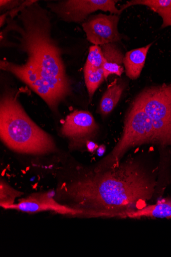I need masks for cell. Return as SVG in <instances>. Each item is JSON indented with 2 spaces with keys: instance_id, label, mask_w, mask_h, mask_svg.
Listing matches in <instances>:
<instances>
[{
  "instance_id": "6da1fadb",
  "label": "cell",
  "mask_w": 171,
  "mask_h": 257,
  "mask_svg": "<svg viewBox=\"0 0 171 257\" xmlns=\"http://www.w3.org/2000/svg\"><path fill=\"white\" fill-rule=\"evenodd\" d=\"M18 22L8 18V26L1 32V39L13 31L19 35L14 43L18 51L25 53V64L1 60L0 68L28 85L54 111L71 92V82L66 74L62 51L52 35L50 12L37 1L23 9Z\"/></svg>"
},
{
  "instance_id": "7a4b0ae2",
  "label": "cell",
  "mask_w": 171,
  "mask_h": 257,
  "mask_svg": "<svg viewBox=\"0 0 171 257\" xmlns=\"http://www.w3.org/2000/svg\"><path fill=\"white\" fill-rule=\"evenodd\" d=\"M156 181L134 159L102 171L83 172L61 184L55 199L76 210L77 217L120 218L145 206L153 196Z\"/></svg>"
},
{
  "instance_id": "3957f363",
  "label": "cell",
  "mask_w": 171,
  "mask_h": 257,
  "mask_svg": "<svg viewBox=\"0 0 171 257\" xmlns=\"http://www.w3.org/2000/svg\"><path fill=\"white\" fill-rule=\"evenodd\" d=\"M19 91L8 88L0 101V137L17 153L43 155L57 151L52 137L28 115L18 99Z\"/></svg>"
},
{
  "instance_id": "277c9868",
  "label": "cell",
  "mask_w": 171,
  "mask_h": 257,
  "mask_svg": "<svg viewBox=\"0 0 171 257\" xmlns=\"http://www.w3.org/2000/svg\"><path fill=\"white\" fill-rule=\"evenodd\" d=\"M158 144L150 116L134 102L126 113L123 134L111 152L93 169L102 171L118 166L130 149L144 144Z\"/></svg>"
},
{
  "instance_id": "5b68a950",
  "label": "cell",
  "mask_w": 171,
  "mask_h": 257,
  "mask_svg": "<svg viewBox=\"0 0 171 257\" xmlns=\"http://www.w3.org/2000/svg\"><path fill=\"white\" fill-rule=\"evenodd\" d=\"M133 102L151 118L157 145L171 146V83L144 88Z\"/></svg>"
},
{
  "instance_id": "8992f818",
  "label": "cell",
  "mask_w": 171,
  "mask_h": 257,
  "mask_svg": "<svg viewBox=\"0 0 171 257\" xmlns=\"http://www.w3.org/2000/svg\"><path fill=\"white\" fill-rule=\"evenodd\" d=\"M117 2L114 0H64L49 3L47 7L62 21L80 23L98 11L120 15L123 12L116 7Z\"/></svg>"
},
{
  "instance_id": "52a82bcc",
  "label": "cell",
  "mask_w": 171,
  "mask_h": 257,
  "mask_svg": "<svg viewBox=\"0 0 171 257\" xmlns=\"http://www.w3.org/2000/svg\"><path fill=\"white\" fill-rule=\"evenodd\" d=\"M119 20V15H91L83 23L82 27L90 42L101 46L122 39L118 30Z\"/></svg>"
},
{
  "instance_id": "ba28073f",
  "label": "cell",
  "mask_w": 171,
  "mask_h": 257,
  "mask_svg": "<svg viewBox=\"0 0 171 257\" xmlns=\"http://www.w3.org/2000/svg\"><path fill=\"white\" fill-rule=\"evenodd\" d=\"M55 196V191L34 193L19 199L17 203L9 206L7 209L28 213L53 212L63 215L78 217V213L76 210L59 202Z\"/></svg>"
},
{
  "instance_id": "9c48e42d",
  "label": "cell",
  "mask_w": 171,
  "mask_h": 257,
  "mask_svg": "<svg viewBox=\"0 0 171 257\" xmlns=\"http://www.w3.org/2000/svg\"><path fill=\"white\" fill-rule=\"evenodd\" d=\"M97 128L98 126L90 112L77 110L67 116L61 133L72 140L81 141L92 135Z\"/></svg>"
},
{
  "instance_id": "30bf717a",
  "label": "cell",
  "mask_w": 171,
  "mask_h": 257,
  "mask_svg": "<svg viewBox=\"0 0 171 257\" xmlns=\"http://www.w3.org/2000/svg\"><path fill=\"white\" fill-rule=\"evenodd\" d=\"M100 47L104 57L103 69L105 79L113 74L120 77L124 72L123 53L115 43Z\"/></svg>"
},
{
  "instance_id": "8fae6325",
  "label": "cell",
  "mask_w": 171,
  "mask_h": 257,
  "mask_svg": "<svg viewBox=\"0 0 171 257\" xmlns=\"http://www.w3.org/2000/svg\"><path fill=\"white\" fill-rule=\"evenodd\" d=\"M171 219V199H164L155 204L145 205L122 215L120 218Z\"/></svg>"
},
{
  "instance_id": "7c38bea8",
  "label": "cell",
  "mask_w": 171,
  "mask_h": 257,
  "mask_svg": "<svg viewBox=\"0 0 171 257\" xmlns=\"http://www.w3.org/2000/svg\"><path fill=\"white\" fill-rule=\"evenodd\" d=\"M153 43L142 48L127 52L124 57V65L127 77L132 80L137 79L140 75L146 56Z\"/></svg>"
},
{
  "instance_id": "4fadbf2b",
  "label": "cell",
  "mask_w": 171,
  "mask_h": 257,
  "mask_svg": "<svg viewBox=\"0 0 171 257\" xmlns=\"http://www.w3.org/2000/svg\"><path fill=\"white\" fill-rule=\"evenodd\" d=\"M137 5L147 7L157 13L162 19V29L171 27V0H133L121 6L120 10L123 12L130 7Z\"/></svg>"
},
{
  "instance_id": "5bb4252c",
  "label": "cell",
  "mask_w": 171,
  "mask_h": 257,
  "mask_svg": "<svg viewBox=\"0 0 171 257\" xmlns=\"http://www.w3.org/2000/svg\"><path fill=\"white\" fill-rule=\"evenodd\" d=\"M125 88L123 83L115 80L106 90L100 101L99 112L103 116H107L115 108Z\"/></svg>"
},
{
  "instance_id": "9a60e30c",
  "label": "cell",
  "mask_w": 171,
  "mask_h": 257,
  "mask_svg": "<svg viewBox=\"0 0 171 257\" xmlns=\"http://www.w3.org/2000/svg\"><path fill=\"white\" fill-rule=\"evenodd\" d=\"M86 86L90 101H91L96 90L105 79L104 70L100 68L96 71H84Z\"/></svg>"
},
{
  "instance_id": "2e32d148",
  "label": "cell",
  "mask_w": 171,
  "mask_h": 257,
  "mask_svg": "<svg viewBox=\"0 0 171 257\" xmlns=\"http://www.w3.org/2000/svg\"><path fill=\"white\" fill-rule=\"evenodd\" d=\"M23 193L19 192L10 185L5 180L0 182V205L7 208L16 203L17 198L21 197Z\"/></svg>"
},
{
  "instance_id": "e0dca14e",
  "label": "cell",
  "mask_w": 171,
  "mask_h": 257,
  "mask_svg": "<svg viewBox=\"0 0 171 257\" xmlns=\"http://www.w3.org/2000/svg\"><path fill=\"white\" fill-rule=\"evenodd\" d=\"M104 57L100 46L93 45L89 49L84 71H93L103 68Z\"/></svg>"
},
{
  "instance_id": "ac0fdd59",
  "label": "cell",
  "mask_w": 171,
  "mask_h": 257,
  "mask_svg": "<svg viewBox=\"0 0 171 257\" xmlns=\"http://www.w3.org/2000/svg\"><path fill=\"white\" fill-rule=\"evenodd\" d=\"M24 1L19 0H1L0 1V10L1 13H7L20 7Z\"/></svg>"
},
{
  "instance_id": "d6986e66",
  "label": "cell",
  "mask_w": 171,
  "mask_h": 257,
  "mask_svg": "<svg viewBox=\"0 0 171 257\" xmlns=\"http://www.w3.org/2000/svg\"><path fill=\"white\" fill-rule=\"evenodd\" d=\"M86 146L88 152L91 153H93L96 151L97 148L99 147L95 143L90 141V140H88V141L86 142Z\"/></svg>"
},
{
  "instance_id": "ffe728a7",
  "label": "cell",
  "mask_w": 171,
  "mask_h": 257,
  "mask_svg": "<svg viewBox=\"0 0 171 257\" xmlns=\"http://www.w3.org/2000/svg\"><path fill=\"white\" fill-rule=\"evenodd\" d=\"M8 16H9V12L5 13L0 16V26H1V28L3 27L5 25V23L7 21Z\"/></svg>"
},
{
  "instance_id": "44dd1931",
  "label": "cell",
  "mask_w": 171,
  "mask_h": 257,
  "mask_svg": "<svg viewBox=\"0 0 171 257\" xmlns=\"http://www.w3.org/2000/svg\"><path fill=\"white\" fill-rule=\"evenodd\" d=\"M96 151L97 155L101 157L104 154L106 151V147L104 145L101 146L97 148Z\"/></svg>"
}]
</instances>
